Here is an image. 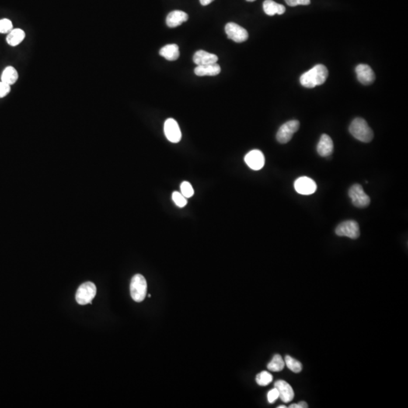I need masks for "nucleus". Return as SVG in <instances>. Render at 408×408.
<instances>
[{"label":"nucleus","mask_w":408,"mask_h":408,"mask_svg":"<svg viewBox=\"0 0 408 408\" xmlns=\"http://www.w3.org/2000/svg\"><path fill=\"white\" fill-rule=\"evenodd\" d=\"M96 287L92 282L81 284L76 294V300L80 305L92 304V300L96 295Z\"/></svg>","instance_id":"obj_5"},{"label":"nucleus","mask_w":408,"mask_h":408,"mask_svg":"<svg viewBox=\"0 0 408 408\" xmlns=\"http://www.w3.org/2000/svg\"><path fill=\"white\" fill-rule=\"evenodd\" d=\"M172 199L174 203H176V205L181 208L187 205V198L181 192L174 191L172 193Z\"/></svg>","instance_id":"obj_25"},{"label":"nucleus","mask_w":408,"mask_h":408,"mask_svg":"<svg viewBox=\"0 0 408 408\" xmlns=\"http://www.w3.org/2000/svg\"><path fill=\"white\" fill-rule=\"evenodd\" d=\"M181 193L183 194L186 198H190L194 193L193 187L189 182H183L181 184Z\"/></svg>","instance_id":"obj_26"},{"label":"nucleus","mask_w":408,"mask_h":408,"mask_svg":"<svg viewBox=\"0 0 408 408\" xmlns=\"http://www.w3.org/2000/svg\"><path fill=\"white\" fill-rule=\"evenodd\" d=\"M256 381L258 385L260 386H266L272 382L273 377L270 373L262 371L256 376Z\"/></svg>","instance_id":"obj_24"},{"label":"nucleus","mask_w":408,"mask_h":408,"mask_svg":"<svg viewBox=\"0 0 408 408\" xmlns=\"http://www.w3.org/2000/svg\"><path fill=\"white\" fill-rule=\"evenodd\" d=\"M349 132L356 139L364 143L372 141L374 133L365 120L355 118L349 126Z\"/></svg>","instance_id":"obj_2"},{"label":"nucleus","mask_w":408,"mask_h":408,"mask_svg":"<svg viewBox=\"0 0 408 408\" xmlns=\"http://www.w3.org/2000/svg\"><path fill=\"white\" fill-rule=\"evenodd\" d=\"M327 77V68L323 64H317L301 76L300 82L305 88H315L325 83Z\"/></svg>","instance_id":"obj_1"},{"label":"nucleus","mask_w":408,"mask_h":408,"mask_svg":"<svg viewBox=\"0 0 408 408\" xmlns=\"http://www.w3.org/2000/svg\"><path fill=\"white\" fill-rule=\"evenodd\" d=\"M221 72V67L217 63L199 65L194 69V74L199 77L217 76Z\"/></svg>","instance_id":"obj_17"},{"label":"nucleus","mask_w":408,"mask_h":408,"mask_svg":"<svg viewBox=\"0 0 408 408\" xmlns=\"http://www.w3.org/2000/svg\"><path fill=\"white\" fill-rule=\"evenodd\" d=\"M349 197L353 205L357 208H365L371 203V198L364 192L362 186L358 184L353 185L349 190Z\"/></svg>","instance_id":"obj_4"},{"label":"nucleus","mask_w":408,"mask_h":408,"mask_svg":"<svg viewBox=\"0 0 408 408\" xmlns=\"http://www.w3.org/2000/svg\"><path fill=\"white\" fill-rule=\"evenodd\" d=\"M148 284L144 276L137 274L133 276L130 284V294L135 302H141L145 299Z\"/></svg>","instance_id":"obj_3"},{"label":"nucleus","mask_w":408,"mask_h":408,"mask_svg":"<svg viewBox=\"0 0 408 408\" xmlns=\"http://www.w3.org/2000/svg\"><path fill=\"white\" fill-rule=\"evenodd\" d=\"M278 408H287V407L285 405H281V406H279Z\"/></svg>","instance_id":"obj_33"},{"label":"nucleus","mask_w":408,"mask_h":408,"mask_svg":"<svg viewBox=\"0 0 408 408\" xmlns=\"http://www.w3.org/2000/svg\"><path fill=\"white\" fill-rule=\"evenodd\" d=\"M263 9L265 13L269 16L276 15H282L285 12L286 8L283 5L277 3L273 0H266L263 2Z\"/></svg>","instance_id":"obj_18"},{"label":"nucleus","mask_w":408,"mask_h":408,"mask_svg":"<svg viewBox=\"0 0 408 408\" xmlns=\"http://www.w3.org/2000/svg\"><path fill=\"white\" fill-rule=\"evenodd\" d=\"M214 0H200V4L202 5H208L211 2H213Z\"/></svg>","instance_id":"obj_32"},{"label":"nucleus","mask_w":408,"mask_h":408,"mask_svg":"<svg viewBox=\"0 0 408 408\" xmlns=\"http://www.w3.org/2000/svg\"><path fill=\"white\" fill-rule=\"evenodd\" d=\"M274 388L279 392V398L284 403H289L294 399V392L292 386L284 381H278L274 383Z\"/></svg>","instance_id":"obj_13"},{"label":"nucleus","mask_w":408,"mask_h":408,"mask_svg":"<svg viewBox=\"0 0 408 408\" xmlns=\"http://www.w3.org/2000/svg\"><path fill=\"white\" fill-rule=\"evenodd\" d=\"M308 405H307L306 402H300L299 404H293V405H290L289 408H308Z\"/></svg>","instance_id":"obj_31"},{"label":"nucleus","mask_w":408,"mask_h":408,"mask_svg":"<svg viewBox=\"0 0 408 408\" xmlns=\"http://www.w3.org/2000/svg\"><path fill=\"white\" fill-rule=\"evenodd\" d=\"M218 59V56L203 51V50H199V51L196 52L193 57V62L197 66L214 64V63L217 62Z\"/></svg>","instance_id":"obj_16"},{"label":"nucleus","mask_w":408,"mask_h":408,"mask_svg":"<svg viewBox=\"0 0 408 408\" xmlns=\"http://www.w3.org/2000/svg\"><path fill=\"white\" fill-rule=\"evenodd\" d=\"M336 235L339 237H348L351 239H357L360 237V228L358 223L353 220H349L340 223L336 230Z\"/></svg>","instance_id":"obj_7"},{"label":"nucleus","mask_w":408,"mask_h":408,"mask_svg":"<svg viewBox=\"0 0 408 408\" xmlns=\"http://www.w3.org/2000/svg\"><path fill=\"white\" fill-rule=\"evenodd\" d=\"M287 5L290 6H297V5H309L310 0H285Z\"/></svg>","instance_id":"obj_30"},{"label":"nucleus","mask_w":408,"mask_h":408,"mask_svg":"<svg viewBox=\"0 0 408 408\" xmlns=\"http://www.w3.org/2000/svg\"><path fill=\"white\" fill-rule=\"evenodd\" d=\"M355 71L357 80L363 85H370L375 81V74L367 64H359L356 67Z\"/></svg>","instance_id":"obj_12"},{"label":"nucleus","mask_w":408,"mask_h":408,"mask_svg":"<svg viewBox=\"0 0 408 408\" xmlns=\"http://www.w3.org/2000/svg\"><path fill=\"white\" fill-rule=\"evenodd\" d=\"M317 151L320 156L323 157V158H328L333 154V140L328 135L323 134L321 136L318 146H317Z\"/></svg>","instance_id":"obj_14"},{"label":"nucleus","mask_w":408,"mask_h":408,"mask_svg":"<svg viewBox=\"0 0 408 408\" xmlns=\"http://www.w3.org/2000/svg\"><path fill=\"white\" fill-rule=\"evenodd\" d=\"M12 29L13 25L9 19H0V33H8Z\"/></svg>","instance_id":"obj_27"},{"label":"nucleus","mask_w":408,"mask_h":408,"mask_svg":"<svg viewBox=\"0 0 408 408\" xmlns=\"http://www.w3.org/2000/svg\"><path fill=\"white\" fill-rule=\"evenodd\" d=\"M18 80V73L15 67H12V66L5 67L4 71H2V76H1V81L8 84L9 85H12L15 84Z\"/></svg>","instance_id":"obj_21"},{"label":"nucleus","mask_w":408,"mask_h":408,"mask_svg":"<svg viewBox=\"0 0 408 408\" xmlns=\"http://www.w3.org/2000/svg\"><path fill=\"white\" fill-rule=\"evenodd\" d=\"M279 398V392L277 388H272V390L269 391L267 395L268 402L270 404H273L275 402L277 398Z\"/></svg>","instance_id":"obj_29"},{"label":"nucleus","mask_w":408,"mask_h":408,"mask_svg":"<svg viewBox=\"0 0 408 408\" xmlns=\"http://www.w3.org/2000/svg\"><path fill=\"white\" fill-rule=\"evenodd\" d=\"M284 362H285V364L288 367L289 370L293 371V372L296 373V374H299V373L302 371V364L299 361L294 359V357H291V356H286L285 359H284Z\"/></svg>","instance_id":"obj_23"},{"label":"nucleus","mask_w":408,"mask_h":408,"mask_svg":"<svg viewBox=\"0 0 408 408\" xmlns=\"http://www.w3.org/2000/svg\"><path fill=\"white\" fill-rule=\"evenodd\" d=\"M160 54L168 61H176L179 58V49L176 44H168L160 50Z\"/></svg>","instance_id":"obj_19"},{"label":"nucleus","mask_w":408,"mask_h":408,"mask_svg":"<svg viewBox=\"0 0 408 408\" xmlns=\"http://www.w3.org/2000/svg\"><path fill=\"white\" fill-rule=\"evenodd\" d=\"M164 133L172 143H178L182 139V132L176 120L169 118L164 123Z\"/></svg>","instance_id":"obj_9"},{"label":"nucleus","mask_w":408,"mask_h":408,"mask_svg":"<svg viewBox=\"0 0 408 408\" xmlns=\"http://www.w3.org/2000/svg\"><path fill=\"white\" fill-rule=\"evenodd\" d=\"M246 165L253 170H260L265 166L264 154L259 150L249 151L245 158Z\"/></svg>","instance_id":"obj_10"},{"label":"nucleus","mask_w":408,"mask_h":408,"mask_svg":"<svg viewBox=\"0 0 408 408\" xmlns=\"http://www.w3.org/2000/svg\"><path fill=\"white\" fill-rule=\"evenodd\" d=\"M11 92V85L5 82H0V99L8 95Z\"/></svg>","instance_id":"obj_28"},{"label":"nucleus","mask_w":408,"mask_h":408,"mask_svg":"<svg viewBox=\"0 0 408 408\" xmlns=\"http://www.w3.org/2000/svg\"><path fill=\"white\" fill-rule=\"evenodd\" d=\"M294 188L297 192L303 195H309L315 193L317 190V185L315 181L308 177H300L296 180Z\"/></svg>","instance_id":"obj_11"},{"label":"nucleus","mask_w":408,"mask_h":408,"mask_svg":"<svg viewBox=\"0 0 408 408\" xmlns=\"http://www.w3.org/2000/svg\"><path fill=\"white\" fill-rule=\"evenodd\" d=\"M25 32L20 28L12 29L7 35L6 42L9 46H17L24 41L25 38Z\"/></svg>","instance_id":"obj_20"},{"label":"nucleus","mask_w":408,"mask_h":408,"mask_svg":"<svg viewBox=\"0 0 408 408\" xmlns=\"http://www.w3.org/2000/svg\"><path fill=\"white\" fill-rule=\"evenodd\" d=\"M285 366L284 359L280 354H275L272 359V361L268 364L267 367L269 371L274 372H279L282 371Z\"/></svg>","instance_id":"obj_22"},{"label":"nucleus","mask_w":408,"mask_h":408,"mask_svg":"<svg viewBox=\"0 0 408 408\" xmlns=\"http://www.w3.org/2000/svg\"><path fill=\"white\" fill-rule=\"evenodd\" d=\"M300 123L298 120H290L280 126L277 135V141L280 144H286L292 139L293 136L299 129Z\"/></svg>","instance_id":"obj_6"},{"label":"nucleus","mask_w":408,"mask_h":408,"mask_svg":"<svg viewBox=\"0 0 408 408\" xmlns=\"http://www.w3.org/2000/svg\"><path fill=\"white\" fill-rule=\"evenodd\" d=\"M246 1H247V2H254L256 0H246Z\"/></svg>","instance_id":"obj_34"},{"label":"nucleus","mask_w":408,"mask_h":408,"mask_svg":"<svg viewBox=\"0 0 408 408\" xmlns=\"http://www.w3.org/2000/svg\"><path fill=\"white\" fill-rule=\"evenodd\" d=\"M188 20H189V15L186 12L180 10L172 11L166 17V25L169 27H176L184 22H187Z\"/></svg>","instance_id":"obj_15"},{"label":"nucleus","mask_w":408,"mask_h":408,"mask_svg":"<svg viewBox=\"0 0 408 408\" xmlns=\"http://www.w3.org/2000/svg\"><path fill=\"white\" fill-rule=\"evenodd\" d=\"M225 33L229 39L236 43H243L247 40L249 34L245 28L234 23L229 22L225 25Z\"/></svg>","instance_id":"obj_8"}]
</instances>
